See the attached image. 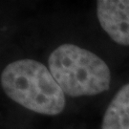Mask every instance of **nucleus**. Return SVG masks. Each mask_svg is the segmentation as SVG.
<instances>
[{
    "label": "nucleus",
    "instance_id": "1",
    "mask_svg": "<svg viewBox=\"0 0 129 129\" xmlns=\"http://www.w3.org/2000/svg\"><path fill=\"white\" fill-rule=\"evenodd\" d=\"M0 84L10 100L39 115L57 116L66 107V95L49 68L37 59L10 62L1 71Z\"/></svg>",
    "mask_w": 129,
    "mask_h": 129
},
{
    "label": "nucleus",
    "instance_id": "2",
    "mask_svg": "<svg viewBox=\"0 0 129 129\" xmlns=\"http://www.w3.org/2000/svg\"><path fill=\"white\" fill-rule=\"evenodd\" d=\"M48 68L68 97H92L110 88L112 76L107 63L74 43L55 47L48 57Z\"/></svg>",
    "mask_w": 129,
    "mask_h": 129
},
{
    "label": "nucleus",
    "instance_id": "3",
    "mask_svg": "<svg viewBox=\"0 0 129 129\" xmlns=\"http://www.w3.org/2000/svg\"><path fill=\"white\" fill-rule=\"evenodd\" d=\"M96 14L111 40L120 46H129V0H98Z\"/></svg>",
    "mask_w": 129,
    "mask_h": 129
},
{
    "label": "nucleus",
    "instance_id": "4",
    "mask_svg": "<svg viewBox=\"0 0 129 129\" xmlns=\"http://www.w3.org/2000/svg\"><path fill=\"white\" fill-rule=\"evenodd\" d=\"M101 129H129V82L112 98L102 116Z\"/></svg>",
    "mask_w": 129,
    "mask_h": 129
}]
</instances>
